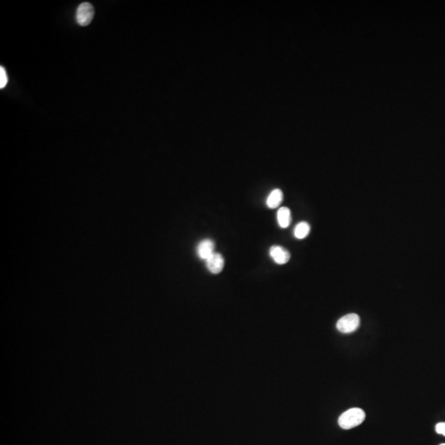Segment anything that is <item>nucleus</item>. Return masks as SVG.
<instances>
[{
	"mask_svg": "<svg viewBox=\"0 0 445 445\" xmlns=\"http://www.w3.org/2000/svg\"><path fill=\"white\" fill-rule=\"evenodd\" d=\"M366 419V413L360 408H351L341 414L338 424L344 429H350L360 426Z\"/></svg>",
	"mask_w": 445,
	"mask_h": 445,
	"instance_id": "obj_1",
	"label": "nucleus"
},
{
	"mask_svg": "<svg viewBox=\"0 0 445 445\" xmlns=\"http://www.w3.org/2000/svg\"><path fill=\"white\" fill-rule=\"evenodd\" d=\"M270 256L275 263L279 265H284L288 263L290 259V253L286 248L281 246L274 245L269 250Z\"/></svg>",
	"mask_w": 445,
	"mask_h": 445,
	"instance_id": "obj_4",
	"label": "nucleus"
},
{
	"mask_svg": "<svg viewBox=\"0 0 445 445\" xmlns=\"http://www.w3.org/2000/svg\"><path fill=\"white\" fill-rule=\"evenodd\" d=\"M445 445V444H442V445Z\"/></svg>",
	"mask_w": 445,
	"mask_h": 445,
	"instance_id": "obj_12",
	"label": "nucleus"
},
{
	"mask_svg": "<svg viewBox=\"0 0 445 445\" xmlns=\"http://www.w3.org/2000/svg\"><path fill=\"white\" fill-rule=\"evenodd\" d=\"M435 430L438 434H443L445 436V422L437 424L435 426Z\"/></svg>",
	"mask_w": 445,
	"mask_h": 445,
	"instance_id": "obj_11",
	"label": "nucleus"
},
{
	"mask_svg": "<svg viewBox=\"0 0 445 445\" xmlns=\"http://www.w3.org/2000/svg\"><path fill=\"white\" fill-rule=\"evenodd\" d=\"M310 225L307 222H300L295 226L294 235L297 239H303L310 233Z\"/></svg>",
	"mask_w": 445,
	"mask_h": 445,
	"instance_id": "obj_9",
	"label": "nucleus"
},
{
	"mask_svg": "<svg viewBox=\"0 0 445 445\" xmlns=\"http://www.w3.org/2000/svg\"><path fill=\"white\" fill-rule=\"evenodd\" d=\"M214 253H215L214 252V242L212 241L211 239H203L202 241L199 242L196 247V253L201 260L206 261Z\"/></svg>",
	"mask_w": 445,
	"mask_h": 445,
	"instance_id": "obj_5",
	"label": "nucleus"
},
{
	"mask_svg": "<svg viewBox=\"0 0 445 445\" xmlns=\"http://www.w3.org/2000/svg\"><path fill=\"white\" fill-rule=\"evenodd\" d=\"M206 267L212 274H219L224 267V259L220 253H214L206 261Z\"/></svg>",
	"mask_w": 445,
	"mask_h": 445,
	"instance_id": "obj_6",
	"label": "nucleus"
},
{
	"mask_svg": "<svg viewBox=\"0 0 445 445\" xmlns=\"http://www.w3.org/2000/svg\"><path fill=\"white\" fill-rule=\"evenodd\" d=\"M291 211L287 207H281L278 209L277 222L280 228H288L291 222Z\"/></svg>",
	"mask_w": 445,
	"mask_h": 445,
	"instance_id": "obj_7",
	"label": "nucleus"
},
{
	"mask_svg": "<svg viewBox=\"0 0 445 445\" xmlns=\"http://www.w3.org/2000/svg\"><path fill=\"white\" fill-rule=\"evenodd\" d=\"M8 74L6 73V70L3 66L0 67V88L3 89L7 83H8Z\"/></svg>",
	"mask_w": 445,
	"mask_h": 445,
	"instance_id": "obj_10",
	"label": "nucleus"
},
{
	"mask_svg": "<svg viewBox=\"0 0 445 445\" xmlns=\"http://www.w3.org/2000/svg\"><path fill=\"white\" fill-rule=\"evenodd\" d=\"M283 201V192L280 189H275L270 193L267 199V206L270 209H275Z\"/></svg>",
	"mask_w": 445,
	"mask_h": 445,
	"instance_id": "obj_8",
	"label": "nucleus"
},
{
	"mask_svg": "<svg viewBox=\"0 0 445 445\" xmlns=\"http://www.w3.org/2000/svg\"><path fill=\"white\" fill-rule=\"evenodd\" d=\"M360 318L355 313H350L339 319L336 328L339 332L345 334L354 333L360 327Z\"/></svg>",
	"mask_w": 445,
	"mask_h": 445,
	"instance_id": "obj_2",
	"label": "nucleus"
},
{
	"mask_svg": "<svg viewBox=\"0 0 445 445\" xmlns=\"http://www.w3.org/2000/svg\"><path fill=\"white\" fill-rule=\"evenodd\" d=\"M95 10L94 6L90 3L85 2L80 4L77 8L76 12V20L80 26L85 27L90 24L92 20L94 18Z\"/></svg>",
	"mask_w": 445,
	"mask_h": 445,
	"instance_id": "obj_3",
	"label": "nucleus"
}]
</instances>
